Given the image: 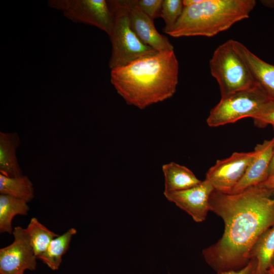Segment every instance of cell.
<instances>
[{
    "label": "cell",
    "instance_id": "cell-1",
    "mask_svg": "<svg viewBox=\"0 0 274 274\" xmlns=\"http://www.w3.org/2000/svg\"><path fill=\"white\" fill-rule=\"evenodd\" d=\"M273 195L260 185L234 194L213 191L210 211L223 219L225 229L222 237L204 249L202 255L217 272L238 270L248 263L257 239L274 225Z\"/></svg>",
    "mask_w": 274,
    "mask_h": 274
},
{
    "label": "cell",
    "instance_id": "cell-2",
    "mask_svg": "<svg viewBox=\"0 0 274 274\" xmlns=\"http://www.w3.org/2000/svg\"><path fill=\"white\" fill-rule=\"evenodd\" d=\"M178 78L174 51L158 52L111 71V82L117 93L128 105L140 109L172 97Z\"/></svg>",
    "mask_w": 274,
    "mask_h": 274
},
{
    "label": "cell",
    "instance_id": "cell-3",
    "mask_svg": "<svg viewBox=\"0 0 274 274\" xmlns=\"http://www.w3.org/2000/svg\"><path fill=\"white\" fill-rule=\"evenodd\" d=\"M256 4L254 0H202L184 7L168 35L175 38L214 36L249 18Z\"/></svg>",
    "mask_w": 274,
    "mask_h": 274
},
{
    "label": "cell",
    "instance_id": "cell-4",
    "mask_svg": "<svg viewBox=\"0 0 274 274\" xmlns=\"http://www.w3.org/2000/svg\"><path fill=\"white\" fill-rule=\"evenodd\" d=\"M107 2L113 18L109 35L112 44V54L109 63L111 70L158 53L143 43L132 29L126 1Z\"/></svg>",
    "mask_w": 274,
    "mask_h": 274
},
{
    "label": "cell",
    "instance_id": "cell-5",
    "mask_svg": "<svg viewBox=\"0 0 274 274\" xmlns=\"http://www.w3.org/2000/svg\"><path fill=\"white\" fill-rule=\"evenodd\" d=\"M210 68L218 83L221 97L257 84L246 63L235 51L232 40L216 48L210 61Z\"/></svg>",
    "mask_w": 274,
    "mask_h": 274
},
{
    "label": "cell",
    "instance_id": "cell-6",
    "mask_svg": "<svg viewBox=\"0 0 274 274\" xmlns=\"http://www.w3.org/2000/svg\"><path fill=\"white\" fill-rule=\"evenodd\" d=\"M271 99L256 84L250 88L221 97L210 111L207 123L218 127L242 118H256Z\"/></svg>",
    "mask_w": 274,
    "mask_h": 274
},
{
    "label": "cell",
    "instance_id": "cell-7",
    "mask_svg": "<svg viewBox=\"0 0 274 274\" xmlns=\"http://www.w3.org/2000/svg\"><path fill=\"white\" fill-rule=\"evenodd\" d=\"M48 4L62 11L66 18L75 22L94 25L110 34L113 18L105 0H53L48 1Z\"/></svg>",
    "mask_w": 274,
    "mask_h": 274
},
{
    "label": "cell",
    "instance_id": "cell-8",
    "mask_svg": "<svg viewBox=\"0 0 274 274\" xmlns=\"http://www.w3.org/2000/svg\"><path fill=\"white\" fill-rule=\"evenodd\" d=\"M256 154L250 152H234L230 157L217 160L207 172L206 179L216 191L230 193L245 175Z\"/></svg>",
    "mask_w": 274,
    "mask_h": 274
},
{
    "label": "cell",
    "instance_id": "cell-9",
    "mask_svg": "<svg viewBox=\"0 0 274 274\" xmlns=\"http://www.w3.org/2000/svg\"><path fill=\"white\" fill-rule=\"evenodd\" d=\"M13 234V242L0 250V274H24L25 270H35L37 257L25 229L15 227Z\"/></svg>",
    "mask_w": 274,
    "mask_h": 274
},
{
    "label": "cell",
    "instance_id": "cell-10",
    "mask_svg": "<svg viewBox=\"0 0 274 274\" xmlns=\"http://www.w3.org/2000/svg\"><path fill=\"white\" fill-rule=\"evenodd\" d=\"M214 188L205 179L187 190L163 194L169 201L189 214L196 222L203 221L210 211L209 200Z\"/></svg>",
    "mask_w": 274,
    "mask_h": 274
},
{
    "label": "cell",
    "instance_id": "cell-11",
    "mask_svg": "<svg viewBox=\"0 0 274 274\" xmlns=\"http://www.w3.org/2000/svg\"><path fill=\"white\" fill-rule=\"evenodd\" d=\"M126 2L131 27L138 38L158 52L174 51L168 38L158 32L153 20L138 7L137 1L126 0Z\"/></svg>",
    "mask_w": 274,
    "mask_h": 274
},
{
    "label": "cell",
    "instance_id": "cell-12",
    "mask_svg": "<svg viewBox=\"0 0 274 274\" xmlns=\"http://www.w3.org/2000/svg\"><path fill=\"white\" fill-rule=\"evenodd\" d=\"M273 146V138L256 145L255 157L242 179L228 194L241 193L248 188L262 184L268 179Z\"/></svg>",
    "mask_w": 274,
    "mask_h": 274
},
{
    "label": "cell",
    "instance_id": "cell-13",
    "mask_svg": "<svg viewBox=\"0 0 274 274\" xmlns=\"http://www.w3.org/2000/svg\"><path fill=\"white\" fill-rule=\"evenodd\" d=\"M233 48L248 67L255 83L274 100V65L255 55L244 45L232 40Z\"/></svg>",
    "mask_w": 274,
    "mask_h": 274
},
{
    "label": "cell",
    "instance_id": "cell-14",
    "mask_svg": "<svg viewBox=\"0 0 274 274\" xmlns=\"http://www.w3.org/2000/svg\"><path fill=\"white\" fill-rule=\"evenodd\" d=\"M162 170L164 177L163 194L187 190L201 182L188 168L174 162L163 165Z\"/></svg>",
    "mask_w": 274,
    "mask_h": 274
},
{
    "label": "cell",
    "instance_id": "cell-15",
    "mask_svg": "<svg viewBox=\"0 0 274 274\" xmlns=\"http://www.w3.org/2000/svg\"><path fill=\"white\" fill-rule=\"evenodd\" d=\"M19 144L17 133L0 132V174L8 177L23 176L16 154Z\"/></svg>",
    "mask_w": 274,
    "mask_h": 274
},
{
    "label": "cell",
    "instance_id": "cell-16",
    "mask_svg": "<svg viewBox=\"0 0 274 274\" xmlns=\"http://www.w3.org/2000/svg\"><path fill=\"white\" fill-rule=\"evenodd\" d=\"M273 256L274 225L261 234L250 251V258H255L258 262L256 274H266Z\"/></svg>",
    "mask_w": 274,
    "mask_h": 274
},
{
    "label": "cell",
    "instance_id": "cell-17",
    "mask_svg": "<svg viewBox=\"0 0 274 274\" xmlns=\"http://www.w3.org/2000/svg\"><path fill=\"white\" fill-rule=\"evenodd\" d=\"M76 233V229L71 228L62 235L55 237L45 251L37 258L52 270L58 269L61 263L62 256L68 250L72 237Z\"/></svg>",
    "mask_w": 274,
    "mask_h": 274
},
{
    "label": "cell",
    "instance_id": "cell-18",
    "mask_svg": "<svg viewBox=\"0 0 274 274\" xmlns=\"http://www.w3.org/2000/svg\"><path fill=\"white\" fill-rule=\"evenodd\" d=\"M24 200L0 194V231L13 234L12 221L17 215H27L29 207Z\"/></svg>",
    "mask_w": 274,
    "mask_h": 274
},
{
    "label": "cell",
    "instance_id": "cell-19",
    "mask_svg": "<svg viewBox=\"0 0 274 274\" xmlns=\"http://www.w3.org/2000/svg\"><path fill=\"white\" fill-rule=\"evenodd\" d=\"M0 194L30 201L34 197L33 184L26 176L8 177L0 174Z\"/></svg>",
    "mask_w": 274,
    "mask_h": 274
},
{
    "label": "cell",
    "instance_id": "cell-20",
    "mask_svg": "<svg viewBox=\"0 0 274 274\" xmlns=\"http://www.w3.org/2000/svg\"><path fill=\"white\" fill-rule=\"evenodd\" d=\"M25 230L37 257L44 253L50 242L58 236L41 223L35 217L31 219Z\"/></svg>",
    "mask_w": 274,
    "mask_h": 274
},
{
    "label": "cell",
    "instance_id": "cell-21",
    "mask_svg": "<svg viewBox=\"0 0 274 274\" xmlns=\"http://www.w3.org/2000/svg\"><path fill=\"white\" fill-rule=\"evenodd\" d=\"M184 8L183 1L163 0L161 17L165 23L164 32L168 34L172 30L181 17Z\"/></svg>",
    "mask_w": 274,
    "mask_h": 274
},
{
    "label": "cell",
    "instance_id": "cell-22",
    "mask_svg": "<svg viewBox=\"0 0 274 274\" xmlns=\"http://www.w3.org/2000/svg\"><path fill=\"white\" fill-rule=\"evenodd\" d=\"M163 0H137L138 7L152 20L161 17Z\"/></svg>",
    "mask_w": 274,
    "mask_h": 274
},
{
    "label": "cell",
    "instance_id": "cell-23",
    "mask_svg": "<svg viewBox=\"0 0 274 274\" xmlns=\"http://www.w3.org/2000/svg\"><path fill=\"white\" fill-rule=\"evenodd\" d=\"M253 119L255 124L259 127L270 124L274 127V100H271L260 114Z\"/></svg>",
    "mask_w": 274,
    "mask_h": 274
},
{
    "label": "cell",
    "instance_id": "cell-24",
    "mask_svg": "<svg viewBox=\"0 0 274 274\" xmlns=\"http://www.w3.org/2000/svg\"><path fill=\"white\" fill-rule=\"evenodd\" d=\"M257 266V259L255 258H252L247 265L240 269L220 271L218 272L217 274H256Z\"/></svg>",
    "mask_w": 274,
    "mask_h": 274
},
{
    "label": "cell",
    "instance_id": "cell-25",
    "mask_svg": "<svg viewBox=\"0 0 274 274\" xmlns=\"http://www.w3.org/2000/svg\"><path fill=\"white\" fill-rule=\"evenodd\" d=\"M259 185L270 190L274 194V175L269 177L265 182Z\"/></svg>",
    "mask_w": 274,
    "mask_h": 274
},
{
    "label": "cell",
    "instance_id": "cell-26",
    "mask_svg": "<svg viewBox=\"0 0 274 274\" xmlns=\"http://www.w3.org/2000/svg\"><path fill=\"white\" fill-rule=\"evenodd\" d=\"M274 129V127H273ZM274 138V137H273ZM274 175V146L273 149L272 155L271 163L269 167V177Z\"/></svg>",
    "mask_w": 274,
    "mask_h": 274
},
{
    "label": "cell",
    "instance_id": "cell-27",
    "mask_svg": "<svg viewBox=\"0 0 274 274\" xmlns=\"http://www.w3.org/2000/svg\"><path fill=\"white\" fill-rule=\"evenodd\" d=\"M266 274H274V268L269 269Z\"/></svg>",
    "mask_w": 274,
    "mask_h": 274
},
{
    "label": "cell",
    "instance_id": "cell-28",
    "mask_svg": "<svg viewBox=\"0 0 274 274\" xmlns=\"http://www.w3.org/2000/svg\"><path fill=\"white\" fill-rule=\"evenodd\" d=\"M264 3L274 4V1H262Z\"/></svg>",
    "mask_w": 274,
    "mask_h": 274
},
{
    "label": "cell",
    "instance_id": "cell-29",
    "mask_svg": "<svg viewBox=\"0 0 274 274\" xmlns=\"http://www.w3.org/2000/svg\"><path fill=\"white\" fill-rule=\"evenodd\" d=\"M274 268V256H273V257L272 258V261H271V265H270V268Z\"/></svg>",
    "mask_w": 274,
    "mask_h": 274
}]
</instances>
